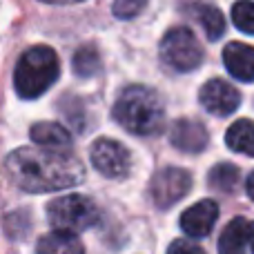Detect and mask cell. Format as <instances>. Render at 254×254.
<instances>
[{"instance_id":"6da1fadb","label":"cell","mask_w":254,"mask_h":254,"mask_svg":"<svg viewBox=\"0 0 254 254\" xmlns=\"http://www.w3.org/2000/svg\"><path fill=\"white\" fill-rule=\"evenodd\" d=\"M9 179L25 192H58L83 183L85 167L67 152L18 147L4 161Z\"/></svg>"},{"instance_id":"7a4b0ae2","label":"cell","mask_w":254,"mask_h":254,"mask_svg":"<svg viewBox=\"0 0 254 254\" xmlns=\"http://www.w3.org/2000/svg\"><path fill=\"white\" fill-rule=\"evenodd\" d=\"M114 119L136 136H152L161 129L165 110L158 94L149 87L131 85L114 103Z\"/></svg>"},{"instance_id":"3957f363","label":"cell","mask_w":254,"mask_h":254,"mask_svg":"<svg viewBox=\"0 0 254 254\" xmlns=\"http://www.w3.org/2000/svg\"><path fill=\"white\" fill-rule=\"evenodd\" d=\"M58 71H61V61L52 47L38 45V47L27 49L13 71V85H16L18 96L25 101L43 96L56 83Z\"/></svg>"},{"instance_id":"277c9868","label":"cell","mask_w":254,"mask_h":254,"mask_svg":"<svg viewBox=\"0 0 254 254\" xmlns=\"http://www.w3.org/2000/svg\"><path fill=\"white\" fill-rule=\"evenodd\" d=\"M47 219L58 232H83L89 230L98 221V207L92 198L71 194V196H58L47 203Z\"/></svg>"},{"instance_id":"5b68a950","label":"cell","mask_w":254,"mask_h":254,"mask_svg":"<svg viewBox=\"0 0 254 254\" xmlns=\"http://www.w3.org/2000/svg\"><path fill=\"white\" fill-rule=\"evenodd\" d=\"M161 58L170 69L174 71H192L201 65L203 49L196 36L188 27H176L165 34L161 43Z\"/></svg>"},{"instance_id":"8992f818","label":"cell","mask_w":254,"mask_h":254,"mask_svg":"<svg viewBox=\"0 0 254 254\" xmlns=\"http://www.w3.org/2000/svg\"><path fill=\"white\" fill-rule=\"evenodd\" d=\"M192 188V176L188 170H181V167H165L163 172H158L152 181V198L154 205L167 210L174 203H179L185 194Z\"/></svg>"},{"instance_id":"52a82bcc","label":"cell","mask_w":254,"mask_h":254,"mask_svg":"<svg viewBox=\"0 0 254 254\" xmlns=\"http://www.w3.org/2000/svg\"><path fill=\"white\" fill-rule=\"evenodd\" d=\"M89 158H92V165L107 179H123L129 174V152L114 138H98L92 145Z\"/></svg>"},{"instance_id":"ba28073f","label":"cell","mask_w":254,"mask_h":254,"mask_svg":"<svg viewBox=\"0 0 254 254\" xmlns=\"http://www.w3.org/2000/svg\"><path fill=\"white\" fill-rule=\"evenodd\" d=\"M198 101H201V105L205 107L210 114L230 116L239 105H241V94H239V89H234L230 83H225V80L212 78L201 87Z\"/></svg>"},{"instance_id":"9c48e42d","label":"cell","mask_w":254,"mask_h":254,"mask_svg":"<svg viewBox=\"0 0 254 254\" xmlns=\"http://www.w3.org/2000/svg\"><path fill=\"white\" fill-rule=\"evenodd\" d=\"M216 219H219V205H216L212 198H203V201L188 207V210L181 214V230H183L188 237L203 239L212 232Z\"/></svg>"},{"instance_id":"30bf717a","label":"cell","mask_w":254,"mask_h":254,"mask_svg":"<svg viewBox=\"0 0 254 254\" xmlns=\"http://www.w3.org/2000/svg\"><path fill=\"white\" fill-rule=\"evenodd\" d=\"M170 140L174 147H179L181 152H188V154H196L203 152L207 147V129L203 127V123L192 119H181L172 125L170 129Z\"/></svg>"},{"instance_id":"8fae6325","label":"cell","mask_w":254,"mask_h":254,"mask_svg":"<svg viewBox=\"0 0 254 254\" xmlns=\"http://www.w3.org/2000/svg\"><path fill=\"white\" fill-rule=\"evenodd\" d=\"M225 69L237 80L252 83L254 80V47L246 43H230L223 49Z\"/></svg>"},{"instance_id":"7c38bea8","label":"cell","mask_w":254,"mask_h":254,"mask_svg":"<svg viewBox=\"0 0 254 254\" xmlns=\"http://www.w3.org/2000/svg\"><path fill=\"white\" fill-rule=\"evenodd\" d=\"M254 241V223L248 219H232L219 237V254H246V248Z\"/></svg>"},{"instance_id":"4fadbf2b","label":"cell","mask_w":254,"mask_h":254,"mask_svg":"<svg viewBox=\"0 0 254 254\" xmlns=\"http://www.w3.org/2000/svg\"><path fill=\"white\" fill-rule=\"evenodd\" d=\"M29 138L36 143V147H45V149H67L71 145V134L58 123H36L29 129Z\"/></svg>"},{"instance_id":"5bb4252c","label":"cell","mask_w":254,"mask_h":254,"mask_svg":"<svg viewBox=\"0 0 254 254\" xmlns=\"http://www.w3.org/2000/svg\"><path fill=\"white\" fill-rule=\"evenodd\" d=\"M36 252L38 254H85L83 243H80V239L76 234L58 232V230L40 237Z\"/></svg>"},{"instance_id":"9a60e30c","label":"cell","mask_w":254,"mask_h":254,"mask_svg":"<svg viewBox=\"0 0 254 254\" xmlns=\"http://www.w3.org/2000/svg\"><path fill=\"white\" fill-rule=\"evenodd\" d=\"M225 143L232 152L254 156V123L248 119L234 121L225 131Z\"/></svg>"},{"instance_id":"2e32d148","label":"cell","mask_w":254,"mask_h":254,"mask_svg":"<svg viewBox=\"0 0 254 254\" xmlns=\"http://www.w3.org/2000/svg\"><path fill=\"white\" fill-rule=\"evenodd\" d=\"M196 13H198V20H201L207 38L219 40L225 31V18H223V13H221V9L214 7V4H198Z\"/></svg>"},{"instance_id":"e0dca14e","label":"cell","mask_w":254,"mask_h":254,"mask_svg":"<svg viewBox=\"0 0 254 254\" xmlns=\"http://www.w3.org/2000/svg\"><path fill=\"white\" fill-rule=\"evenodd\" d=\"M71 67H74L76 76H80V78L96 76L101 71V56H98L96 47H89V45L80 47L71 58Z\"/></svg>"},{"instance_id":"ac0fdd59","label":"cell","mask_w":254,"mask_h":254,"mask_svg":"<svg viewBox=\"0 0 254 254\" xmlns=\"http://www.w3.org/2000/svg\"><path fill=\"white\" fill-rule=\"evenodd\" d=\"M239 179H241V172H239V167L232 165V163H219V165L210 172V185L225 194L237 190Z\"/></svg>"},{"instance_id":"d6986e66","label":"cell","mask_w":254,"mask_h":254,"mask_svg":"<svg viewBox=\"0 0 254 254\" xmlns=\"http://www.w3.org/2000/svg\"><path fill=\"white\" fill-rule=\"evenodd\" d=\"M232 22L243 34H254V2H237L232 7Z\"/></svg>"},{"instance_id":"ffe728a7","label":"cell","mask_w":254,"mask_h":254,"mask_svg":"<svg viewBox=\"0 0 254 254\" xmlns=\"http://www.w3.org/2000/svg\"><path fill=\"white\" fill-rule=\"evenodd\" d=\"M145 9V2H140V0H119V2H114V7H112V11H114L116 18H134L138 11H143Z\"/></svg>"},{"instance_id":"44dd1931","label":"cell","mask_w":254,"mask_h":254,"mask_svg":"<svg viewBox=\"0 0 254 254\" xmlns=\"http://www.w3.org/2000/svg\"><path fill=\"white\" fill-rule=\"evenodd\" d=\"M167 254H205V252H203L201 248L196 246V243L185 241V239H179V241H174V243L170 246Z\"/></svg>"},{"instance_id":"7402d4cb","label":"cell","mask_w":254,"mask_h":254,"mask_svg":"<svg viewBox=\"0 0 254 254\" xmlns=\"http://www.w3.org/2000/svg\"><path fill=\"white\" fill-rule=\"evenodd\" d=\"M246 190H248V194H250V198L254 201V172L250 174V179H248V183H246Z\"/></svg>"},{"instance_id":"603a6c76","label":"cell","mask_w":254,"mask_h":254,"mask_svg":"<svg viewBox=\"0 0 254 254\" xmlns=\"http://www.w3.org/2000/svg\"><path fill=\"white\" fill-rule=\"evenodd\" d=\"M252 252H254V241H252Z\"/></svg>"}]
</instances>
